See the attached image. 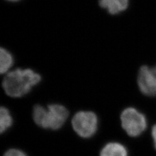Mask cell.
Returning a JSON list of instances; mask_svg holds the SVG:
<instances>
[{
	"label": "cell",
	"instance_id": "3",
	"mask_svg": "<svg viewBox=\"0 0 156 156\" xmlns=\"http://www.w3.org/2000/svg\"><path fill=\"white\" fill-rule=\"evenodd\" d=\"M121 125L126 133L130 136H138L147 127L145 116L133 107L124 109L120 115Z\"/></svg>",
	"mask_w": 156,
	"mask_h": 156
},
{
	"label": "cell",
	"instance_id": "4",
	"mask_svg": "<svg viewBox=\"0 0 156 156\" xmlns=\"http://www.w3.org/2000/svg\"><path fill=\"white\" fill-rule=\"evenodd\" d=\"M72 128L82 138H90L93 136L98 127V118L92 111H80L72 119Z\"/></svg>",
	"mask_w": 156,
	"mask_h": 156
},
{
	"label": "cell",
	"instance_id": "8",
	"mask_svg": "<svg viewBox=\"0 0 156 156\" xmlns=\"http://www.w3.org/2000/svg\"><path fill=\"white\" fill-rule=\"evenodd\" d=\"M14 64V58L12 54L7 49L3 47L0 50V72L5 74L10 72Z\"/></svg>",
	"mask_w": 156,
	"mask_h": 156
},
{
	"label": "cell",
	"instance_id": "6",
	"mask_svg": "<svg viewBox=\"0 0 156 156\" xmlns=\"http://www.w3.org/2000/svg\"><path fill=\"white\" fill-rule=\"evenodd\" d=\"M99 5L111 15L125 11L129 6V0H99Z\"/></svg>",
	"mask_w": 156,
	"mask_h": 156
},
{
	"label": "cell",
	"instance_id": "11",
	"mask_svg": "<svg viewBox=\"0 0 156 156\" xmlns=\"http://www.w3.org/2000/svg\"><path fill=\"white\" fill-rule=\"evenodd\" d=\"M152 138L154 140V143L155 148L156 149V124L153 127L152 130Z\"/></svg>",
	"mask_w": 156,
	"mask_h": 156
},
{
	"label": "cell",
	"instance_id": "9",
	"mask_svg": "<svg viewBox=\"0 0 156 156\" xmlns=\"http://www.w3.org/2000/svg\"><path fill=\"white\" fill-rule=\"evenodd\" d=\"M13 122L12 117L5 107L0 109V131L3 133L11 127Z\"/></svg>",
	"mask_w": 156,
	"mask_h": 156
},
{
	"label": "cell",
	"instance_id": "2",
	"mask_svg": "<svg viewBox=\"0 0 156 156\" xmlns=\"http://www.w3.org/2000/svg\"><path fill=\"white\" fill-rule=\"evenodd\" d=\"M69 116L66 107L61 104H53L44 107L36 105L33 110V119L35 124L44 129L57 130L65 124Z\"/></svg>",
	"mask_w": 156,
	"mask_h": 156
},
{
	"label": "cell",
	"instance_id": "7",
	"mask_svg": "<svg viewBox=\"0 0 156 156\" xmlns=\"http://www.w3.org/2000/svg\"><path fill=\"white\" fill-rule=\"evenodd\" d=\"M100 156H128V150L119 143L112 142L105 144L101 150Z\"/></svg>",
	"mask_w": 156,
	"mask_h": 156
},
{
	"label": "cell",
	"instance_id": "10",
	"mask_svg": "<svg viewBox=\"0 0 156 156\" xmlns=\"http://www.w3.org/2000/svg\"><path fill=\"white\" fill-rule=\"evenodd\" d=\"M3 156H27L23 151L18 149H10L5 153Z\"/></svg>",
	"mask_w": 156,
	"mask_h": 156
},
{
	"label": "cell",
	"instance_id": "1",
	"mask_svg": "<svg viewBox=\"0 0 156 156\" xmlns=\"http://www.w3.org/2000/svg\"><path fill=\"white\" fill-rule=\"evenodd\" d=\"M42 80L41 76L31 68H18L9 72L2 80V88L11 98H20L30 92Z\"/></svg>",
	"mask_w": 156,
	"mask_h": 156
},
{
	"label": "cell",
	"instance_id": "5",
	"mask_svg": "<svg viewBox=\"0 0 156 156\" xmlns=\"http://www.w3.org/2000/svg\"><path fill=\"white\" fill-rule=\"evenodd\" d=\"M137 84L144 95L156 96V66H141L138 72Z\"/></svg>",
	"mask_w": 156,
	"mask_h": 156
},
{
	"label": "cell",
	"instance_id": "12",
	"mask_svg": "<svg viewBox=\"0 0 156 156\" xmlns=\"http://www.w3.org/2000/svg\"><path fill=\"white\" fill-rule=\"evenodd\" d=\"M6 1H8L10 2H17L20 1V0H6Z\"/></svg>",
	"mask_w": 156,
	"mask_h": 156
}]
</instances>
